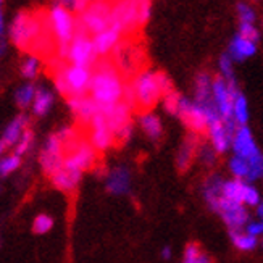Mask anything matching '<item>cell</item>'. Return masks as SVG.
Returning <instances> with one entry per match:
<instances>
[{
  "label": "cell",
  "instance_id": "25",
  "mask_svg": "<svg viewBox=\"0 0 263 263\" xmlns=\"http://www.w3.org/2000/svg\"><path fill=\"white\" fill-rule=\"evenodd\" d=\"M244 187H246V181H241V179L223 181V184H221V197L226 199V200L236 202V203H242Z\"/></svg>",
  "mask_w": 263,
  "mask_h": 263
},
{
  "label": "cell",
  "instance_id": "47",
  "mask_svg": "<svg viewBox=\"0 0 263 263\" xmlns=\"http://www.w3.org/2000/svg\"><path fill=\"white\" fill-rule=\"evenodd\" d=\"M162 258H163V260H170V258H171V247L166 246V247L162 249Z\"/></svg>",
  "mask_w": 263,
  "mask_h": 263
},
{
  "label": "cell",
  "instance_id": "50",
  "mask_svg": "<svg viewBox=\"0 0 263 263\" xmlns=\"http://www.w3.org/2000/svg\"><path fill=\"white\" fill-rule=\"evenodd\" d=\"M261 215H263V207H261V202L257 205V216L258 218H261Z\"/></svg>",
  "mask_w": 263,
  "mask_h": 263
},
{
  "label": "cell",
  "instance_id": "17",
  "mask_svg": "<svg viewBox=\"0 0 263 263\" xmlns=\"http://www.w3.org/2000/svg\"><path fill=\"white\" fill-rule=\"evenodd\" d=\"M28 117L26 115H18L13 121H11L7 129L4 131L2 139H0V157L7 151V148L13 147L16 144V141L20 139V136L23 134V131L28 129Z\"/></svg>",
  "mask_w": 263,
  "mask_h": 263
},
{
  "label": "cell",
  "instance_id": "12",
  "mask_svg": "<svg viewBox=\"0 0 263 263\" xmlns=\"http://www.w3.org/2000/svg\"><path fill=\"white\" fill-rule=\"evenodd\" d=\"M231 147L234 151V155L250 160L257 155H260V151L255 144V139L252 136V131L249 129V126H237L234 136H233V141H231Z\"/></svg>",
  "mask_w": 263,
  "mask_h": 263
},
{
  "label": "cell",
  "instance_id": "5",
  "mask_svg": "<svg viewBox=\"0 0 263 263\" xmlns=\"http://www.w3.org/2000/svg\"><path fill=\"white\" fill-rule=\"evenodd\" d=\"M99 60V57L94 50L92 37L89 34H73V39L68 45L66 63L74 66H83L92 70V66Z\"/></svg>",
  "mask_w": 263,
  "mask_h": 263
},
{
  "label": "cell",
  "instance_id": "30",
  "mask_svg": "<svg viewBox=\"0 0 263 263\" xmlns=\"http://www.w3.org/2000/svg\"><path fill=\"white\" fill-rule=\"evenodd\" d=\"M34 94H36V87L32 84H25L21 86L16 94H15V100L20 108H28L31 104H32V99H34Z\"/></svg>",
  "mask_w": 263,
  "mask_h": 263
},
{
  "label": "cell",
  "instance_id": "15",
  "mask_svg": "<svg viewBox=\"0 0 263 263\" xmlns=\"http://www.w3.org/2000/svg\"><path fill=\"white\" fill-rule=\"evenodd\" d=\"M207 133H209L210 141H212V148L216 152V155L224 154L228 148L231 147L233 137L228 134L221 118L210 121L209 126H207Z\"/></svg>",
  "mask_w": 263,
  "mask_h": 263
},
{
  "label": "cell",
  "instance_id": "39",
  "mask_svg": "<svg viewBox=\"0 0 263 263\" xmlns=\"http://www.w3.org/2000/svg\"><path fill=\"white\" fill-rule=\"evenodd\" d=\"M237 15L241 25H254L255 23V10L247 4H237Z\"/></svg>",
  "mask_w": 263,
  "mask_h": 263
},
{
  "label": "cell",
  "instance_id": "32",
  "mask_svg": "<svg viewBox=\"0 0 263 263\" xmlns=\"http://www.w3.org/2000/svg\"><path fill=\"white\" fill-rule=\"evenodd\" d=\"M137 7V26L142 29L148 18H151V8H152V0H134Z\"/></svg>",
  "mask_w": 263,
  "mask_h": 263
},
{
  "label": "cell",
  "instance_id": "41",
  "mask_svg": "<svg viewBox=\"0 0 263 263\" xmlns=\"http://www.w3.org/2000/svg\"><path fill=\"white\" fill-rule=\"evenodd\" d=\"M239 36L257 44L260 41V31L254 25H241L239 26Z\"/></svg>",
  "mask_w": 263,
  "mask_h": 263
},
{
  "label": "cell",
  "instance_id": "1",
  "mask_svg": "<svg viewBox=\"0 0 263 263\" xmlns=\"http://www.w3.org/2000/svg\"><path fill=\"white\" fill-rule=\"evenodd\" d=\"M92 76L89 84V96L100 111H105L121 100L124 81L110 57H102L92 66Z\"/></svg>",
  "mask_w": 263,
  "mask_h": 263
},
{
  "label": "cell",
  "instance_id": "22",
  "mask_svg": "<svg viewBox=\"0 0 263 263\" xmlns=\"http://www.w3.org/2000/svg\"><path fill=\"white\" fill-rule=\"evenodd\" d=\"M139 124H141L142 131L148 136V139H152V141H160V139H162L163 126H162V121H160V118L155 115V113H152V111L141 113Z\"/></svg>",
  "mask_w": 263,
  "mask_h": 263
},
{
  "label": "cell",
  "instance_id": "3",
  "mask_svg": "<svg viewBox=\"0 0 263 263\" xmlns=\"http://www.w3.org/2000/svg\"><path fill=\"white\" fill-rule=\"evenodd\" d=\"M133 89H134V99H136V110L141 111H151L157 102L162 99V90L158 87L155 71L144 70L131 79Z\"/></svg>",
  "mask_w": 263,
  "mask_h": 263
},
{
  "label": "cell",
  "instance_id": "20",
  "mask_svg": "<svg viewBox=\"0 0 263 263\" xmlns=\"http://www.w3.org/2000/svg\"><path fill=\"white\" fill-rule=\"evenodd\" d=\"M255 52H257V44L241 37L239 34L231 41L230 49H228V55H230V59L237 60V62H242V60L249 59V57L255 55Z\"/></svg>",
  "mask_w": 263,
  "mask_h": 263
},
{
  "label": "cell",
  "instance_id": "2",
  "mask_svg": "<svg viewBox=\"0 0 263 263\" xmlns=\"http://www.w3.org/2000/svg\"><path fill=\"white\" fill-rule=\"evenodd\" d=\"M44 10L26 11L23 10L15 16L10 26V39L21 52H29L32 42L39 36L42 28V15Z\"/></svg>",
  "mask_w": 263,
  "mask_h": 263
},
{
  "label": "cell",
  "instance_id": "24",
  "mask_svg": "<svg viewBox=\"0 0 263 263\" xmlns=\"http://www.w3.org/2000/svg\"><path fill=\"white\" fill-rule=\"evenodd\" d=\"M31 105H32V113L36 117L47 115L53 105V94L45 87H39V89H36V94H34Z\"/></svg>",
  "mask_w": 263,
  "mask_h": 263
},
{
  "label": "cell",
  "instance_id": "37",
  "mask_svg": "<svg viewBox=\"0 0 263 263\" xmlns=\"http://www.w3.org/2000/svg\"><path fill=\"white\" fill-rule=\"evenodd\" d=\"M260 200H261L260 192L250 182H246L244 194H242V205H246V207H257Z\"/></svg>",
  "mask_w": 263,
  "mask_h": 263
},
{
  "label": "cell",
  "instance_id": "45",
  "mask_svg": "<svg viewBox=\"0 0 263 263\" xmlns=\"http://www.w3.org/2000/svg\"><path fill=\"white\" fill-rule=\"evenodd\" d=\"M244 228H246V233L250 234V236H254V237H258L263 233L261 221H249Z\"/></svg>",
  "mask_w": 263,
  "mask_h": 263
},
{
  "label": "cell",
  "instance_id": "18",
  "mask_svg": "<svg viewBox=\"0 0 263 263\" xmlns=\"http://www.w3.org/2000/svg\"><path fill=\"white\" fill-rule=\"evenodd\" d=\"M104 113V117L108 123V126L111 129V133L115 134L120 128H123L124 124H128L131 121V113L133 110L124 104L123 100H120L118 104H115L113 107H110L108 110L102 111Z\"/></svg>",
  "mask_w": 263,
  "mask_h": 263
},
{
  "label": "cell",
  "instance_id": "9",
  "mask_svg": "<svg viewBox=\"0 0 263 263\" xmlns=\"http://www.w3.org/2000/svg\"><path fill=\"white\" fill-rule=\"evenodd\" d=\"M65 158V148L60 141V137L57 134L49 136V139L45 141V145L41 154V166L44 173L47 176H52L55 171H59L63 166Z\"/></svg>",
  "mask_w": 263,
  "mask_h": 263
},
{
  "label": "cell",
  "instance_id": "33",
  "mask_svg": "<svg viewBox=\"0 0 263 263\" xmlns=\"http://www.w3.org/2000/svg\"><path fill=\"white\" fill-rule=\"evenodd\" d=\"M20 166H21V157H18L15 154L0 158V175L2 176H8L10 173L16 171Z\"/></svg>",
  "mask_w": 263,
  "mask_h": 263
},
{
  "label": "cell",
  "instance_id": "44",
  "mask_svg": "<svg viewBox=\"0 0 263 263\" xmlns=\"http://www.w3.org/2000/svg\"><path fill=\"white\" fill-rule=\"evenodd\" d=\"M131 134H133V121H129L128 124H124L123 128H120L115 134H113V139H115V142L124 144L126 141H129Z\"/></svg>",
  "mask_w": 263,
  "mask_h": 263
},
{
  "label": "cell",
  "instance_id": "28",
  "mask_svg": "<svg viewBox=\"0 0 263 263\" xmlns=\"http://www.w3.org/2000/svg\"><path fill=\"white\" fill-rule=\"evenodd\" d=\"M223 181L224 179H221L220 176H210L209 179H205V182H203V197H205V200H207L209 207L221 197Z\"/></svg>",
  "mask_w": 263,
  "mask_h": 263
},
{
  "label": "cell",
  "instance_id": "10",
  "mask_svg": "<svg viewBox=\"0 0 263 263\" xmlns=\"http://www.w3.org/2000/svg\"><path fill=\"white\" fill-rule=\"evenodd\" d=\"M87 128H89V144L92 145L96 151L104 152L115 144L113 133L108 126L104 113H102L100 110L97 111V115L92 118V121H90V124Z\"/></svg>",
  "mask_w": 263,
  "mask_h": 263
},
{
  "label": "cell",
  "instance_id": "46",
  "mask_svg": "<svg viewBox=\"0 0 263 263\" xmlns=\"http://www.w3.org/2000/svg\"><path fill=\"white\" fill-rule=\"evenodd\" d=\"M53 5H59V7H63V8H66V10L73 11L74 0H53Z\"/></svg>",
  "mask_w": 263,
  "mask_h": 263
},
{
  "label": "cell",
  "instance_id": "48",
  "mask_svg": "<svg viewBox=\"0 0 263 263\" xmlns=\"http://www.w3.org/2000/svg\"><path fill=\"white\" fill-rule=\"evenodd\" d=\"M197 263H213V260H212V257L210 255H207V254H200V257H199V261Z\"/></svg>",
  "mask_w": 263,
  "mask_h": 263
},
{
  "label": "cell",
  "instance_id": "42",
  "mask_svg": "<svg viewBox=\"0 0 263 263\" xmlns=\"http://www.w3.org/2000/svg\"><path fill=\"white\" fill-rule=\"evenodd\" d=\"M155 78H157V83H158L160 90H162V97L166 96V94H170L171 90H175L173 83H171L170 76L165 71H155Z\"/></svg>",
  "mask_w": 263,
  "mask_h": 263
},
{
  "label": "cell",
  "instance_id": "29",
  "mask_svg": "<svg viewBox=\"0 0 263 263\" xmlns=\"http://www.w3.org/2000/svg\"><path fill=\"white\" fill-rule=\"evenodd\" d=\"M233 120L236 121L237 126H246L249 121V107L247 99L242 92H239L233 100Z\"/></svg>",
  "mask_w": 263,
  "mask_h": 263
},
{
  "label": "cell",
  "instance_id": "11",
  "mask_svg": "<svg viewBox=\"0 0 263 263\" xmlns=\"http://www.w3.org/2000/svg\"><path fill=\"white\" fill-rule=\"evenodd\" d=\"M212 99L215 102L216 110H218L221 121L223 123L234 121L233 120V97L228 92L226 83L221 76H215L212 79Z\"/></svg>",
  "mask_w": 263,
  "mask_h": 263
},
{
  "label": "cell",
  "instance_id": "4",
  "mask_svg": "<svg viewBox=\"0 0 263 263\" xmlns=\"http://www.w3.org/2000/svg\"><path fill=\"white\" fill-rule=\"evenodd\" d=\"M110 11H111V2L107 0H90V4L86 7V10L81 15H76L81 25L87 31L89 36L105 31L110 25Z\"/></svg>",
  "mask_w": 263,
  "mask_h": 263
},
{
  "label": "cell",
  "instance_id": "38",
  "mask_svg": "<svg viewBox=\"0 0 263 263\" xmlns=\"http://www.w3.org/2000/svg\"><path fill=\"white\" fill-rule=\"evenodd\" d=\"M220 70H221V78L224 79L226 83L236 81L234 70H233V60L230 59V55H228V53L221 55V59H220Z\"/></svg>",
  "mask_w": 263,
  "mask_h": 263
},
{
  "label": "cell",
  "instance_id": "34",
  "mask_svg": "<svg viewBox=\"0 0 263 263\" xmlns=\"http://www.w3.org/2000/svg\"><path fill=\"white\" fill-rule=\"evenodd\" d=\"M41 70V60L36 57H28V59L21 63V74L26 79H34L39 74Z\"/></svg>",
  "mask_w": 263,
  "mask_h": 263
},
{
  "label": "cell",
  "instance_id": "14",
  "mask_svg": "<svg viewBox=\"0 0 263 263\" xmlns=\"http://www.w3.org/2000/svg\"><path fill=\"white\" fill-rule=\"evenodd\" d=\"M131 189V171L126 166H117L107 175V191L113 196H124Z\"/></svg>",
  "mask_w": 263,
  "mask_h": 263
},
{
  "label": "cell",
  "instance_id": "8",
  "mask_svg": "<svg viewBox=\"0 0 263 263\" xmlns=\"http://www.w3.org/2000/svg\"><path fill=\"white\" fill-rule=\"evenodd\" d=\"M176 117L186 124L192 134L199 136V134L207 133V126H209L207 115H205L202 107H199L196 102H191L186 97H181Z\"/></svg>",
  "mask_w": 263,
  "mask_h": 263
},
{
  "label": "cell",
  "instance_id": "52",
  "mask_svg": "<svg viewBox=\"0 0 263 263\" xmlns=\"http://www.w3.org/2000/svg\"><path fill=\"white\" fill-rule=\"evenodd\" d=\"M107 2H115V0H107Z\"/></svg>",
  "mask_w": 263,
  "mask_h": 263
},
{
  "label": "cell",
  "instance_id": "13",
  "mask_svg": "<svg viewBox=\"0 0 263 263\" xmlns=\"http://www.w3.org/2000/svg\"><path fill=\"white\" fill-rule=\"evenodd\" d=\"M68 105H70L73 115L76 121L81 124V126H89L92 118L97 115L99 107L96 102L90 99V96H83V97H70L66 99Z\"/></svg>",
  "mask_w": 263,
  "mask_h": 263
},
{
  "label": "cell",
  "instance_id": "35",
  "mask_svg": "<svg viewBox=\"0 0 263 263\" xmlns=\"http://www.w3.org/2000/svg\"><path fill=\"white\" fill-rule=\"evenodd\" d=\"M53 228V218L47 213H41L37 215L36 218H34V223H32V231L36 234H45L49 233Z\"/></svg>",
  "mask_w": 263,
  "mask_h": 263
},
{
  "label": "cell",
  "instance_id": "49",
  "mask_svg": "<svg viewBox=\"0 0 263 263\" xmlns=\"http://www.w3.org/2000/svg\"><path fill=\"white\" fill-rule=\"evenodd\" d=\"M2 4H4V0H0V36H2V32H4V18H2Z\"/></svg>",
  "mask_w": 263,
  "mask_h": 263
},
{
  "label": "cell",
  "instance_id": "6",
  "mask_svg": "<svg viewBox=\"0 0 263 263\" xmlns=\"http://www.w3.org/2000/svg\"><path fill=\"white\" fill-rule=\"evenodd\" d=\"M96 158H97L96 148L87 141H79V137H78L70 145L65 147L63 166L84 173L86 170H90L94 166Z\"/></svg>",
  "mask_w": 263,
  "mask_h": 263
},
{
  "label": "cell",
  "instance_id": "27",
  "mask_svg": "<svg viewBox=\"0 0 263 263\" xmlns=\"http://www.w3.org/2000/svg\"><path fill=\"white\" fill-rule=\"evenodd\" d=\"M230 170L234 175V179H241L246 182H252V170H250V165L246 158H241L234 155L230 160Z\"/></svg>",
  "mask_w": 263,
  "mask_h": 263
},
{
  "label": "cell",
  "instance_id": "23",
  "mask_svg": "<svg viewBox=\"0 0 263 263\" xmlns=\"http://www.w3.org/2000/svg\"><path fill=\"white\" fill-rule=\"evenodd\" d=\"M196 102L197 105H207L212 99V78L207 71H202L196 78Z\"/></svg>",
  "mask_w": 263,
  "mask_h": 263
},
{
  "label": "cell",
  "instance_id": "51",
  "mask_svg": "<svg viewBox=\"0 0 263 263\" xmlns=\"http://www.w3.org/2000/svg\"><path fill=\"white\" fill-rule=\"evenodd\" d=\"M4 50H5V44H4V41L0 39V55L4 53Z\"/></svg>",
  "mask_w": 263,
  "mask_h": 263
},
{
  "label": "cell",
  "instance_id": "26",
  "mask_svg": "<svg viewBox=\"0 0 263 263\" xmlns=\"http://www.w3.org/2000/svg\"><path fill=\"white\" fill-rule=\"evenodd\" d=\"M230 237L234 244L236 249L242 250V252H252L258 246V239L247 234L246 231L239 230V231H230Z\"/></svg>",
  "mask_w": 263,
  "mask_h": 263
},
{
  "label": "cell",
  "instance_id": "7",
  "mask_svg": "<svg viewBox=\"0 0 263 263\" xmlns=\"http://www.w3.org/2000/svg\"><path fill=\"white\" fill-rule=\"evenodd\" d=\"M210 209L221 216V220L230 228V231L244 230V226L249 223V218H250L246 205L226 200L223 197H220L215 203H212Z\"/></svg>",
  "mask_w": 263,
  "mask_h": 263
},
{
  "label": "cell",
  "instance_id": "43",
  "mask_svg": "<svg viewBox=\"0 0 263 263\" xmlns=\"http://www.w3.org/2000/svg\"><path fill=\"white\" fill-rule=\"evenodd\" d=\"M199 158L203 165L213 166L216 162V152L212 148V145H202L200 151H199Z\"/></svg>",
  "mask_w": 263,
  "mask_h": 263
},
{
  "label": "cell",
  "instance_id": "21",
  "mask_svg": "<svg viewBox=\"0 0 263 263\" xmlns=\"http://www.w3.org/2000/svg\"><path fill=\"white\" fill-rule=\"evenodd\" d=\"M199 139H197V134H189V137L184 141V144L181 145L179 152H178V157H176V165H178V170L179 171H186L189 168V165L192 163L194 157H196V152H197V144Z\"/></svg>",
  "mask_w": 263,
  "mask_h": 263
},
{
  "label": "cell",
  "instance_id": "36",
  "mask_svg": "<svg viewBox=\"0 0 263 263\" xmlns=\"http://www.w3.org/2000/svg\"><path fill=\"white\" fill-rule=\"evenodd\" d=\"M181 94L178 92V90H171L170 94L163 96V107L166 110V113H170V115L176 117L178 115V108H179V100H181Z\"/></svg>",
  "mask_w": 263,
  "mask_h": 263
},
{
  "label": "cell",
  "instance_id": "40",
  "mask_svg": "<svg viewBox=\"0 0 263 263\" xmlns=\"http://www.w3.org/2000/svg\"><path fill=\"white\" fill-rule=\"evenodd\" d=\"M200 254H202V249H200L199 244H196V242L187 244L186 249H184V257H182V263H197Z\"/></svg>",
  "mask_w": 263,
  "mask_h": 263
},
{
  "label": "cell",
  "instance_id": "31",
  "mask_svg": "<svg viewBox=\"0 0 263 263\" xmlns=\"http://www.w3.org/2000/svg\"><path fill=\"white\" fill-rule=\"evenodd\" d=\"M32 144H34V133L31 129H25L15 144V155H18V157L25 155L26 152L31 151Z\"/></svg>",
  "mask_w": 263,
  "mask_h": 263
},
{
  "label": "cell",
  "instance_id": "19",
  "mask_svg": "<svg viewBox=\"0 0 263 263\" xmlns=\"http://www.w3.org/2000/svg\"><path fill=\"white\" fill-rule=\"evenodd\" d=\"M120 41H121L120 32H117L111 28H107L105 31L96 34L92 37V44H94V50L99 59H102V57H108Z\"/></svg>",
  "mask_w": 263,
  "mask_h": 263
},
{
  "label": "cell",
  "instance_id": "16",
  "mask_svg": "<svg viewBox=\"0 0 263 263\" xmlns=\"http://www.w3.org/2000/svg\"><path fill=\"white\" fill-rule=\"evenodd\" d=\"M49 178H50L52 186L55 189H59L62 192H73L79 186V182H81L83 173L81 171L62 166L59 171H55V173Z\"/></svg>",
  "mask_w": 263,
  "mask_h": 263
}]
</instances>
